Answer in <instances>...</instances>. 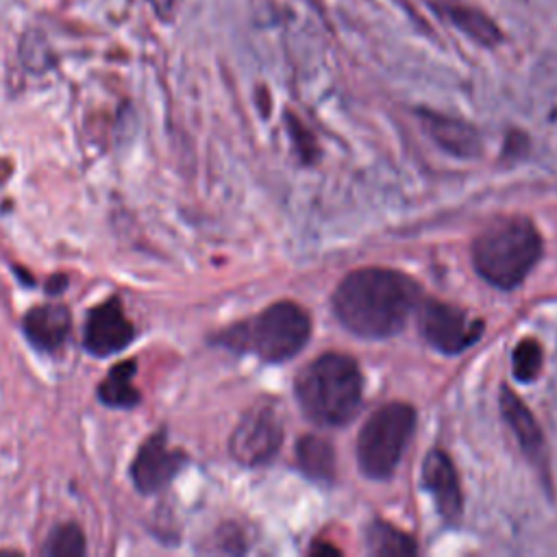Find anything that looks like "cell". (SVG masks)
Instances as JSON below:
<instances>
[{
	"label": "cell",
	"instance_id": "obj_8",
	"mask_svg": "<svg viewBox=\"0 0 557 557\" xmlns=\"http://www.w3.org/2000/svg\"><path fill=\"white\" fill-rule=\"evenodd\" d=\"M185 463L187 455L181 448H170L165 429H159L137 446L128 474L139 494H157Z\"/></svg>",
	"mask_w": 557,
	"mask_h": 557
},
{
	"label": "cell",
	"instance_id": "obj_21",
	"mask_svg": "<svg viewBox=\"0 0 557 557\" xmlns=\"http://www.w3.org/2000/svg\"><path fill=\"white\" fill-rule=\"evenodd\" d=\"M148 2L159 13V17H170V13L174 9V0H148Z\"/></svg>",
	"mask_w": 557,
	"mask_h": 557
},
{
	"label": "cell",
	"instance_id": "obj_15",
	"mask_svg": "<svg viewBox=\"0 0 557 557\" xmlns=\"http://www.w3.org/2000/svg\"><path fill=\"white\" fill-rule=\"evenodd\" d=\"M422 117H424V126L429 128L431 137L442 148H446L455 154H474L476 152L479 137L472 126H468L459 120L435 115V113H422Z\"/></svg>",
	"mask_w": 557,
	"mask_h": 557
},
{
	"label": "cell",
	"instance_id": "obj_13",
	"mask_svg": "<svg viewBox=\"0 0 557 557\" xmlns=\"http://www.w3.org/2000/svg\"><path fill=\"white\" fill-rule=\"evenodd\" d=\"M500 411L507 420V424L511 426V431L518 437V444L522 446V450L537 463H544V440H542V431L535 422V418L531 416V411L524 407V403L507 387L500 389Z\"/></svg>",
	"mask_w": 557,
	"mask_h": 557
},
{
	"label": "cell",
	"instance_id": "obj_18",
	"mask_svg": "<svg viewBox=\"0 0 557 557\" xmlns=\"http://www.w3.org/2000/svg\"><path fill=\"white\" fill-rule=\"evenodd\" d=\"M368 546L376 555H413L416 553V544L409 535L383 522H374L370 527Z\"/></svg>",
	"mask_w": 557,
	"mask_h": 557
},
{
	"label": "cell",
	"instance_id": "obj_12",
	"mask_svg": "<svg viewBox=\"0 0 557 557\" xmlns=\"http://www.w3.org/2000/svg\"><path fill=\"white\" fill-rule=\"evenodd\" d=\"M433 11L446 17L455 28H459L466 37L474 39L481 46H496L500 41L498 26L479 9L463 4L459 0H433Z\"/></svg>",
	"mask_w": 557,
	"mask_h": 557
},
{
	"label": "cell",
	"instance_id": "obj_7",
	"mask_svg": "<svg viewBox=\"0 0 557 557\" xmlns=\"http://www.w3.org/2000/svg\"><path fill=\"white\" fill-rule=\"evenodd\" d=\"M418 326L422 337L446 355L466 350L483 333L481 320L440 300L418 302Z\"/></svg>",
	"mask_w": 557,
	"mask_h": 557
},
{
	"label": "cell",
	"instance_id": "obj_9",
	"mask_svg": "<svg viewBox=\"0 0 557 557\" xmlns=\"http://www.w3.org/2000/svg\"><path fill=\"white\" fill-rule=\"evenodd\" d=\"M135 339V326L126 318L124 305L111 296L87 311L83 326V348L91 357L104 359L122 352Z\"/></svg>",
	"mask_w": 557,
	"mask_h": 557
},
{
	"label": "cell",
	"instance_id": "obj_14",
	"mask_svg": "<svg viewBox=\"0 0 557 557\" xmlns=\"http://www.w3.org/2000/svg\"><path fill=\"white\" fill-rule=\"evenodd\" d=\"M137 366L133 359L120 361L109 368L104 379L98 383L96 396L104 407L111 409H133L141 403V392L133 385Z\"/></svg>",
	"mask_w": 557,
	"mask_h": 557
},
{
	"label": "cell",
	"instance_id": "obj_16",
	"mask_svg": "<svg viewBox=\"0 0 557 557\" xmlns=\"http://www.w3.org/2000/svg\"><path fill=\"white\" fill-rule=\"evenodd\" d=\"M296 459L305 474L318 481H329L335 472V455L333 446L318 437V435H305L296 444Z\"/></svg>",
	"mask_w": 557,
	"mask_h": 557
},
{
	"label": "cell",
	"instance_id": "obj_1",
	"mask_svg": "<svg viewBox=\"0 0 557 557\" xmlns=\"http://www.w3.org/2000/svg\"><path fill=\"white\" fill-rule=\"evenodd\" d=\"M418 302V283L387 268L355 270L333 292V311L339 322L368 339L398 333Z\"/></svg>",
	"mask_w": 557,
	"mask_h": 557
},
{
	"label": "cell",
	"instance_id": "obj_19",
	"mask_svg": "<svg viewBox=\"0 0 557 557\" xmlns=\"http://www.w3.org/2000/svg\"><path fill=\"white\" fill-rule=\"evenodd\" d=\"M511 370L513 376L522 383L537 379L540 370H542V346L537 339L533 337H524L516 344L513 355H511Z\"/></svg>",
	"mask_w": 557,
	"mask_h": 557
},
{
	"label": "cell",
	"instance_id": "obj_4",
	"mask_svg": "<svg viewBox=\"0 0 557 557\" xmlns=\"http://www.w3.org/2000/svg\"><path fill=\"white\" fill-rule=\"evenodd\" d=\"M309 335V313L292 300H278L257 318L224 329L215 342L231 350H248L263 361L281 363L298 355Z\"/></svg>",
	"mask_w": 557,
	"mask_h": 557
},
{
	"label": "cell",
	"instance_id": "obj_10",
	"mask_svg": "<svg viewBox=\"0 0 557 557\" xmlns=\"http://www.w3.org/2000/svg\"><path fill=\"white\" fill-rule=\"evenodd\" d=\"M72 331V311L61 302L30 307L22 318V333L28 344L44 352L59 350Z\"/></svg>",
	"mask_w": 557,
	"mask_h": 557
},
{
	"label": "cell",
	"instance_id": "obj_17",
	"mask_svg": "<svg viewBox=\"0 0 557 557\" xmlns=\"http://www.w3.org/2000/svg\"><path fill=\"white\" fill-rule=\"evenodd\" d=\"M85 553H87L85 533L76 522L57 524L44 544V555L48 557H81Z\"/></svg>",
	"mask_w": 557,
	"mask_h": 557
},
{
	"label": "cell",
	"instance_id": "obj_5",
	"mask_svg": "<svg viewBox=\"0 0 557 557\" xmlns=\"http://www.w3.org/2000/svg\"><path fill=\"white\" fill-rule=\"evenodd\" d=\"M416 411L405 403L379 407L357 437V461L366 476L387 479L394 474L403 450L413 433Z\"/></svg>",
	"mask_w": 557,
	"mask_h": 557
},
{
	"label": "cell",
	"instance_id": "obj_20",
	"mask_svg": "<svg viewBox=\"0 0 557 557\" xmlns=\"http://www.w3.org/2000/svg\"><path fill=\"white\" fill-rule=\"evenodd\" d=\"M65 287H67V278H65L63 274L50 276V278L46 281V294H48V296H59Z\"/></svg>",
	"mask_w": 557,
	"mask_h": 557
},
{
	"label": "cell",
	"instance_id": "obj_3",
	"mask_svg": "<svg viewBox=\"0 0 557 557\" xmlns=\"http://www.w3.org/2000/svg\"><path fill=\"white\" fill-rule=\"evenodd\" d=\"M542 257V237L533 222L507 218L487 226L472 244L476 272L494 287L513 289Z\"/></svg>",
	"mask_w": 557,
	"mask_h": 557
},
{
	"label": "cell",
	"instance_id": "obj_11",
	"mask_svg": "<svg viewBox=\"0 0 557 557\" xmlns=\"http://www.w3.org/2000/svg\"><path fill=\"white\" fill-rule=\"evenodd\" d=\"M422 481H424V490L431 494L433 503L437 505V511L444 518L455 520L461 511V490H459L457 470L450 457L442 450L429 453L422 463Z\"/></svg>",
	"mask_w": 557,
	"mask_h": 557
},
{
	"label": "cell",
	"instance_id": "obj_6",
	"mask_svg": "<svg viewBox=\"0 0 557 557\" xmlns=\"http://www.w3.org/2000/svg\"><path fill=\"white\" fill-rule=\"evenodd\" d=\"M283 442V422L272 403L250 407L231 433L228 450L242 466H261L270 461Z\"/></svg>",
	"mask_w": 557,
	"mask_h": 557
},
{
	"label": "cell",
	"instance_id": "obj_2",
	"mask_svg": "<svg viewBox=\"0 0 557 557\" xmlns=\"http://www.w3.org/2000/svg\"><path fill=\"white\" fill-rule=\"evenodd\" d=\"M363 379L355 359L342 352H324L296 376V398L305 416L322 426H339L352 420L361 407Z\"/></svg>",
	"mask_w": 557,
	"mask_h": 557
}]
</instances>
